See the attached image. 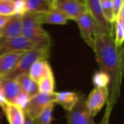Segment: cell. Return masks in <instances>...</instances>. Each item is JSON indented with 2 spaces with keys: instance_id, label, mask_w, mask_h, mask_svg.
<instances>
[{
  "instance_id": "6da1fadb",
  "label": "cell",
  "mask_w": 124,
  "mask_h": 124,
  "mask_svg": "<svg viewBox=\"0 0 124 124\" xmlns=\"http://www.w3.org/2000/svg\"><path fill=\"white\" fill-rule=\"evenodd\" d=\"M93 50L100 71L110 78L109 96L106 104L113 108L121 94L124 75V48L116 44L114 34L102 33L95 39Z\"/></svg>"
},
{
  "instance_id": "7a4b0ae2",
  "label": "cell",
  "mask_w": 124,
  "mask_h": 124,
  "mask_svg": "<svg viewBox=\"0 0 124 124\" xmlns=\"http://www.w3.org/2000/svg\"><path fill=\"white\" fill-rule=\"evenodd\" d=\"M51 42L39 45L36 48L25 52L15 68L5 77L15 79L21 74H28L29 69L34 62L38 60H47L49 56V49Z\"/></svg>"
},
{
  "instance_id": "3957f363",
  "label": "cell",
  "mask_w": 124,
  "mask_h": 124,
  "mask_svg": "<svg viewBox=\"0 0 124 124\" xmlns=\"http://www.w3.org/2000/svg\"><path fill=\"white\" fill-rule=\"evenodd\" d=\"M21 36L36 43L51 42L50 36L43 28L36 13L25 12L22 15Z\"/></svg>"
},
{
  "instance_id": "277c9868",
  "label": "cell",
  "mask_w": 124,
  "mask_h": 124,
  "mask_svg": "<svg viewBox=\"0 0 124 124\" xmlns=\"http://www.w3.org/2000/svg\"><path fill=\"white\" fill-rule=\"evenodd\" d=\"M75 21L79 28L81 38L93 49L95 39L102 34L99 26L88 11L81 14Z\"/></svg>"
},
{
  "instance_id": "5b68a950",
  "label": "cell",
  "mask_w": 124,
  "mask_h": 124,
  "mask_svg": "<svg viewBox=\"0 0 124 124\" xmlns=\"http://www.w3.org/2000/svg\"><path fill=\"white\" fill-rule=\"evenodd\" d=\"M57 92L51 94L38 93L30 98L23 110L26 116L33 120H36L42 111L51 103H55Z\"/></svg>"
},
{
  "instance_id": "8992f818",
  "label": "cell",
  "mask_w": 124,
  "mask_h": 124,
  "mask_svg": "<svg viewBox=\"0 0 124 124\" xmlns=\"http://www.w3.org/2000/svg\"><path fill=\"white\" fill-rule=\"evenodd\" d=\"M41 44L44 43L33 42L22 36L9 39L0 38V54L12 52H27Z\"/></svg>"
},
{
  "instance_id": "52a82bcc",
  "label": "cell",
  "mask_w": 124,
  "mask_h": 124,
  "mask_svg": "<svg viewBox=\"0 0 124 124\" xmlns=\"http://www.w3.org/2000/svg\"><path fill=\"white\" fill-rule=\"evenodd\" d=\"M94 118L89 113L86 103V97L84 94L79 93V97L68 112L67 124H93Z\"/></svg>"
},
{
  "instance_id": "ba28073f",
  "label": "cell",
  "mask_w": 124,
  "mask_h": 124,
  "mask_svg": "<svg viewBox=\"0 0 124 124\" xmlns=\"http://www.w3.org/2000/svg\"><path fill=\"white\" fill-rule=\"evenodd\" d=\"M52 7L62 12L68 20H73L87 11L86 4L76 0H54Z\"/></svg>"
},
{
  "instance_id": "9c48e42d",
  "label": "cell",
  "mask_w": 124,
  "mask_h": 124,
  "mask_svg": "<svg viewBox=\"0 0 124 124\" xmlns=\"http://www.w3.org/2000/svg\"><path fill=\"white\" fill-rule=\"evenodd\" d=\"M109 92L107 86H94L86 98L87 109L94 118L105 106L108 100Z\"/></svg>"
},
{
  "instance_id": "30bf717a",
  "label": "cell",
  "mask_w": 124,
  "mask_h": 124,
  "mask_svg": "<svg viewBox=\"0 0 124 124\" xmlns=\"http://www.w3.org/2000/svg\"><path fill=\"white\" fill-rule=\"evenodd\" d=\"M23 92L15 79L0 78V105L4 102L17 104Z\"/></svg>"
},
{
  "instance_id": "8fae6325",
  "label": "cell",
  "mask_w": 124,
  "mask_h": 124,
  "mask_svg": "<svg viewBox=\"0 0 124 124\" xmlns=\"http://www.w3.org/2000/svg\"><path fill=\"white\" fill-rule=\"evenodd\" d=\"M87 11L93 17L102 33L113 34V23H110L105 18L100 0H85Z\"/></svg>"
},
{
  "instance_id": "7c38bea8",
  "label": "cell",
  "mask_w": 124,
  "mask_h": 124,
  "mask_svg": "<svg viewBox=\"0 0 124 124\" xmlns=\"http://www.w3.org/2000/svg\"><path fill=\"white\" fill-rule=\"evenodd\" d=\"M22 34V15H11L7 23L0 28V38H14Z\"/></svg>"
},
{
  "instance_id": "4fadbf2b",
  "label": "cell",
  "mask_w": 124,
  "mask_h": 124,
  "mask_svg": "<svg viewBox=\"0 0 124 124\" xmlns=\"http://www.w3.org/2000/svg\"><path fill=\"white\" fill-rule=\"evenodd\" d=\"M25 52H12L0 54V78L5 77L16 66Z\"/></svg>"
},
{
  "instance_id": "5bb4252c",
  "label": "cell",
  "mask_w": 124,
  "mask_h": 124,
  "mask_svg": "<svg viewBox=\"0 0 124 124\" xmlns=\"http://www.w3.org/2000/svg\"><path fill=\"white\" fill-rule=\"evenodd\" d=\"M9 124H24L25 113L23 109L15 103L4 102L0 105Z\"/></svg>"
},
{
  "instance_id": "9a60e30c",
  "label": "cell",
  "mask_w": 124,
  "mask_h": 124,
  "mask_svg": "<svg viewBox=\"0 0 124 124\" xmlns=\"http://www.w3.org/2000/svg\"><path fill=\"white\" fill-rule=\"evenodd\" d=\"M15 80L18 84L22 92L26 94L29 99L39 93L38 84L32 80L28 73L19 75Z\"/></svg>"
},
{
  "instance_id": "2e32d148",
  "label": "cell",
  "mask_w": 124,
  "mask_h": 124,
  "mask_svg": "<svg viewBox=\"0 0 124 124\" xmlns=\"http://www.w3.org/2000/svg\"><path fill=\"white\" fill-rule=\"evenodd\" d=\"M36 14L41 24L46 23L52 25H65L68 20L62 12L52 7L46 12Z\"/></svg>"
},
{
  "instance_id": "e0dca14e",
  "label": "cell",
  "mask_w": 124,
  "mask_h": 124,
  "mask_svg": "<svg viewBox=\"0 0 124 124\" xmlns=\"http://www.w3.org/2000/svg\"><path fill=\"white\" fill-rule=\"evenodd\" d=\"M79 97V93L73 92H57V98L55 103L61 105L62 108L69 112L76 105Z\"/></svg>"
},
{
  "instance_id": "ac0fdd59",
  "label": "cell",
  "mask_w": 124,
  "mask_h": 124,
  "mask_svg": "<svg viewBox=\"0 0 124 124\" xmlns=\"http://www.w3.org/2000/svg\"><path fill=\"white\" fill-rule=\"evenodd\" d=\"M50 70L52 68L47 60H38L31 66L28 75L32 80L38 84L41 78Z\"/></svg>"
},
{
  "instance_id": "d6986e66",
  "label": "cell",
  "mask_w": 124,
  "mask_h": 124,
  "mask_svg": "<svg viewBox=\"0 0 124 124\" xmlns=\"http://www.w3.org/2000/svg\"><path fill=\"white\" fill-rule=\"evenodd\" d=\"M25 11L29 13H44L52 9L47 0H23Z\"/></svg>"
},
{
  "instance_id": "ffe728a7",
  "label": "cell",
  "mask_w": 124,
  "mask_h": 124,
  "mask_svg": "<svg viewBox=\"0 0 124 124\" xmlns=\"http://www.w3.org/2000/svg\"><path fill=\"white\" fill-rule=\"evenodd\" d=\"M124 7L113 23V34L115 41L118 46H123L124 40Z\"/></svg>"
},
{
  "instance_id": "44dd1931",
  "label": "cell",
  "mask_w": 124,
  "mask_h": 124,
  "mask_svg": "<svg viewBox=\"0 0 124 124\" xmlns=\"http://www.w3.org/2000/svg\"><path fill=\"white\" fill-rule=\"evenodd\" d=\"M40 93L51 94L54 92V76L52 69L46 73L38 82Z\"/></svg>"
},
{
  "instance_id": "7402d4cb",
  "label": "cell",
  "mask_w": 124,
  "mask_h": 124,
  "mask_svg": "<svg viewBox=\"0 0 124 124\" xmlns=\"http://www.w3.org/2000/svg\"><path fill=\"white\" fill-rule=\"evenodd\" d=\"M56 103L49 104L39 115L38 118L36 119L39 124H51L52 121L53 110L54 108V105Z\"/></svg>"
},
{
  "instance_id": "603a6c76",
  "label": "cell",
  "mask_w": 124,
  "mask_h": 124,
  "mask_svg": "<svg viewBox=\"0 0 124 124\" xmlns=\"http://www.w3.org/2000/svg\"><path fill=\"white\" fill-rule=\"evenodd\" d=\"M100 2L105 18L108 22L113 23L112 0H100Z\"/></svg>"
},
{
  "instance_id": "cb8c5ba5",
  "label": "cell",
  "mask_w": 124,
  "mask_h": 124,
  "mask_svg": "<svg viewBox=\"0 0 124 124\" xmlns=\"http://www.w3.org/2000/svg\"><path fill=\"white\" fill-rule=\"evenodd\" d=\"M15 1L0 0V15L11 16L15 14Z\"/></svg>"
},
{
  "instance_id": "d4e9b609",
  "label": "cell",
  "mask_w": 124,
  "mask_h": 124,
  "mask_svg": "<svg viewBox=\"0 0 124 124\" xmlns=\"http://www.w3.org/2000/svg\"><path fill=\"white\" fill-rule=\"evenodd\" d=\"M93 83L95 86H107L108 88L110 84V78L106 73L100 71L94 75Z\"/></svg>"
},
{
  "instance_id": "484cf974",
  "label": "cell",
  "mask_w": 124,
  "mask_h": 124,
  "mask_svg": "<svg viewBox=\"0 0 124 124\" xmlns=\"http://www.w3.org/2000/svg\"><path fill=\"white\" fill-rule=\"evenodd\" d=\"M113 23L118 17L121 9L124 7V0H112Z\"/></svg>"
},
{
  "instance_id": "4316f807",
  "label": "cell",
  "mask_w": 124,
  "mask_h": 124,
  "mask_svg": "<svg viewBox=\"0 0 124 124\" xmlns=\"http://www.w3.org/2000/svg\"><path fill=\"white\" fill-rule=\"evenodd\" d=\"M113 110V108L108 105H107L105 108V113L103 115V117L102 118V121H100V124H110V117L111 115V112Z\"/></svg>"
},
{
  "instance_id": "83f0119b",
  "label": "cell",
  "mask_w": 124,
  "mask_h": 124,
  "mask_svg": "<svg viewBox=\"0 0 124 124\" xmlns=\"http://www.w3.org/2000/svg\"><path fill=\"white\" fill-rule=\"evenodd\" d=\"M15 7H16L15 14L23 15L24 13H25L23 0H17L15 1Z\"/></svg>"
},
{
  "instance_id": "f1b7e54d",
  "label": "cell",
  "mask_w": 124,
  "mask_h": 124,
  "mask_svg": "<svg viewBox=\"0 0 124 124\" xmlns=\"http://www.w3.org/2000/svg\"><path fill=\"white\" fill-rule=\"evenodd\" d=\"M10 16H7V15H0V28L7 23V21L9 20Z\"/></svg>"
},
{
  "instance_id": "f546056e",
  "label": "cell",
  "mask_w": 124,
  "mask_h": 124,
  "mask_svg": "<svg viewBox=\"0 0 124 124\" xmlns=\"http://www.w3.org/2000/svg\"><path fill=\"white\" fill-rule=\"evenodd\" d=\"M24 124H39L36 120H33L25 114V122Z\"/></svg>"
},
{
  "instance_id": "4dcf8cb0",
  "label": "cell",
  "mask_w": 124,
  "mask_h": 124,
  "mask_svg": "<svg viewBox=\"0 0 124 124\" xmlns=\"http://www.w3.org/2000/svg\"><path fill=\"white\" fill-rule=\"evenodd\" d=\"M76 1H80V2H81V3L85 4V0H76Z\"/></svg>"
},
{
  "instance_id": "1f68e13d",
  "label": "cell",
  "mask_w": 124,
  "mask_h": 124,
  "mask_svg": "<svg viewBox=\"0 0 124 124\" xmlns=\"http://www.w3.org/2000/svg\"><path fill=\"white\" fill-rule=\"evenodd\" d=\"M47 1H49V2L50 4H52L53 3V1H54V0H47Z\"/></svg>"
},
{
  "instance_id": "d6a6232c",
  "label": "cell",
  "mask_w": 124,
  "mask_h": 124,
  "mask_svg": "<svg viewBox=\"0 0 124 124\" xmlns=\"http://www.w3.org/2000/svg\"><path fill=\"white\" fill-rule=\"evenodd\" d=\"M7 1H16L17 0H7Z\"/></svg>"
},
{
  "instance_id": "836d02e7",
  "label": "cell",
  "mask_w": 124,
  "mask_h": 124,
  "mask_svg": "<svg viewBox=\"0 0 124 124\" xmlns=\"http://www.w3.org/2000/svg\"></svg>"
}]
</instances>
